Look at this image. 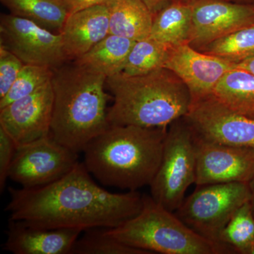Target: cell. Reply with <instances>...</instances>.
<instances>
[{
  "instance_id": "2e32d148",
  "label": "cell",
  "mask_w": 254,
  "mask_h": 254,
  "mask_svg": "<svg viewBox=\"0 0 254 254\" xmlns=\"http://www.w3.org/2000/svg\"><path fill=\"white\" fill-rule=\"evenodd\" d=\"M59 33L66 59L77 60L110 34L108 6L96 5L68 14Z\"/></svg>"
},
{
  "instance_id": "cb8c5ba5",
  "label": "cell",
  "mask_w": 254,
  "mask_h": 254,
  "mask_svg": "<svg viewBox=\"0 0 254 254\" xmlns=\"http://www.w3.org/2000/svg\"><path fill=\"white\" fill-rule=\"evenodd\" d=\"M239 63L254 56V25L241 28L198 50Z\"/></svg>"
},
{
  "instance_id": "4dcf8cb0",
  "label": "cell",
  "mask_w": 254,
  "mask_h": 254,
  "mask_svg": "<svg viewBox=\"0 0 254 254\" xmlns=\"http://www.w3.org/2000/svg\"><path fill=\"white\" fill-rule=\"evenodd\" d=\"M235 67L245 70L254 74V56L237 63Z\"/></svg>"
},
{
  "instance_id": "8992f818",
  "label": "cell",
  "mask_w": 254,
  "mask_h": 254,
  "mask_svg": "<svg viewBox=\"0 0 254 254\" xmlns=\"http://www.w3.org/2000/svg\"><path fill=\"white\" fill-rule=\"evenodd\" d=\"M195 179L194 131L184 117L168 127L161 162L150 185V195L164 208L175 212Z\"/></svg>"
},
{
  "instance_id": "603a6c76",
  "label": "cell",
  "mask_w": 254,
  "mask_h": 254,
  "mask_svg": "<svg viewBox=\"0 0 254 254\" xmlns=\"http://www.w3.org/2000/svg\"><path fill=\"white\" fill-rule=\"evenodd\" d=\"M220 243L234 253L250 254L254 246V215L250 200L232 215L221 232Z\"/></svg>"
},
{
  "instance_id": "52a82bcc",
  "label": "cell",
  "mask_w": 254,
  "mask_h": 254,
  "mask_svg": "<svg viewBox=\"0 0 254 254\" xmlns=\"http://www.w3.org/2000/svg\"><path fill=\"white\" fill-rule=\"evenodd\" d=\"M250 198V187L247 183L204 185L198 187L185 198L174 213L200 236L222 245L220 237L222 230L235 212Z\"/></svg>"
},
{
  "instance_id": "e575fe53",
  "label": "cell",
  "mask_w": 254,
  "mask_h": 254,
  "mask_svg": "<svg viewBox=\"0 0 254 254\" xmlns=\"http://www.w3.org/2000/svg\"><path fill=\"white\" fill-rule=\"evenodd\" d=\"M252 1H254V0H252Z\"/></svg>"
},
{
  "instance_id": "d6a6232c",
  "label": "cell",
  "mask_w": 254,
  "mask_h": 254,
  "mask_svg": "<svg viewBox=\"0 0 254 254\" xmlns=\"http://www.w3.org/2000/svg\"><path fill=\"white\" fill-rule=\"evenodd\" d=\"M196 1L197 0H173V1H178V2L184 3V4L191 5Z\"/></svg>"
},
{
  "instance_id": "836d02e7",
  "label": "cell",
  "mask_w": 254,
  "mask_h": 254,
  "mask_svg": "<svg viewBox=\"0 0 254 254\" xmlns=\"http://www.w3.org/2000/svg\"><path fill=\"white\" fill-rule=\"evenodd\" d=\"M250 254H254V246L252 251H251Z\"/></svg>"
},
{
  "instance_id": "7402d4cb",
  "label": "cell",
  "mask_w": 254,
  "mask_h": 254,
  "mask_svg": "<svg viewBox=\"0 0 254 254\" xmlns=\"http://www.w3.org/2000/svg\"><path fill=\"white\" fill-rule=\"evenodd\" d=\"M172 48L150 37L136 41L122 72L128 76H138L165 68Z\"/></svg>"
},
{
  "instance_id": "f1b7e54d",
  "label": "cell",
  "mask_w": 254,
  "mask_h": 254,
  "mask_svg": "<svg viewBox=\"0 0 254 254\" xmlns=\"http://www.w3.org/2000/svg\"><path fill=\"white\" fill-rule=\"evenodd\" d=\"M68 14L96 5L106 4L111 0H59Z\"/></svg>"
},
{
  "instance_id": "44dd1931",
  "label": "cell",
  "mask_w": 254,
  "mask_h": 254,
  "mask_svg": "<svg viewBox=\"0 0 254 254\" xmlns=\"http://www.w3.org/2000/svg\"><path fill=\"white\" fill-rule=\"evenodd\" d=\"M10 14L33 21L50 31L63 28L68 16L59 0H0Z\"/></svg>"
},
{
  "instance_id": "30bf717a",
  "label": "cell",
  "mask_w": 254,
  "mask_h": 254,
  "mask_svg": "<svg viewBox=\"0 0 254 254\" xmlns=\"http://www.w3.org/2000/svg\"><path fill=\"white\" fill-rule=\"evenodd\" d=\"M194 144L197 187L230 182L249 184L254 178V148L208 141L195 132Z\"/></svg>"
},
{
  "instance_id": "1f68e13d",
  "label": "cell",
  "mask_w": 254,
  "mask_h": 254,
  "mask_svg": "<svg viewBox=\"0 0 254 254\" xmlns=\"http://www.w3.org/2000/svg\"><path fill=\"white\" fill-rule=\"evenodd\" d=\"M249 185H250L251 190L250 203L251 205H252V211H253L254 215V177L252 179V181L249 183Z\"/></svg>"
},
{
  "instance_id": "7c38bea8",
  "label": "cell",
  "mask_w": 254,
  "mask_h": 254,
  "mask_svg": "<svg viewBox=\"0 0 254 254\" xmlns=\"http://www.w3.org/2000/svg\"><path fill=\"white\" fill-rule=\"evenodd\" d=\"M53 100L50 81L32 94L0 108V127L14 140L16 147L50 134Z\"/></svg>"
},
{
  "instance_id": "f546056e",
  "label": "cell",
  "mask_w": 254,
  "mask_h": 254,
  "mask_svg": "<svg viewBox=\"0 0 254 254\" xmlns=\"http://www.w3.org/2000/svg\"><path fill=\"white\" fill-rule=\"evenodd\" d=\"M148 6L153 16L158 14L164 8L166 7L173 0H142Z\"/></svg>"
},
{
  "instance_id": "484cf974",
  "label": "cell",
  "mask_w": 254,
  "mask_h": 254,
  "mask_svg": "<svg viewBox=\"0 0 254 254\" xmlns=\"http://www.w3.org/2000/svg\"><path fill=\"white\" fill-rule=\"evenodd\" d=\"M53 76V68L49 66L25 64L9 91L0 99V108L34 93L51 81Z\"/></svg>"
},
{
  "instance_id": "d4e9b609",
  "label": "cell",
  "mask_w": 254,
  "mask_h": 254,
  "mask_svg": "<svg viewBox=\"0 0 254 254\" xmlns=\"http://www.w3.org/2000/svg\"><path fill=\"white\" fill-rule=\"evenodd\" d=\"M71 254H150L125 245L110 236L107 228L97 227L85 230L73 245Z\"/></svg>"
},
{
  "instance_id": "6da1fadb",
  "label": "cell",
  "mask_w": 254,
  "mask_h": 254,
  "mask_svg": "<svg viewBox=\"0 0 254 254\" xmlns=\"http://www.w3.org/2000/svg\"><path fill=\"white\" fill-rule=\"evenodd\" d=\"M84 163L46 186L9 187L6 207L9 220L47 229L67 228L81 232L97 227L115 228L141 212L139 192L115 193L93 181Z\"/></svg>"
},
{
  "instance_id": "5b68a950",
  "label": "cell",
  "mask_w": 254,
  "mask_h": 254,
  "mask_svg": "<svg viewBox=\"0 0 254 254\" xmlns=\"http://www.w3.org/2000/svg\"><path fill=\"white\" fill-rule=\"evenodd\" d=\"M108 235L125 245L150 254H222L233 252L200 236L182 221L174 212L143 195L141 212L115 228Z\"/></svg>"
},
{
  "instance_id": "7a4b0ae2",
  "label": "cell",
  "mask_w": 254,
  "mask_h": 254,
  "mask_svg": "<svg viewBox=\"0 0 254 254\" xmlns=\"http://www.w3.org/2000/svg\"><path fill=\"white\" fill-rule=\"evenodd\" d=\"M168 130L110 125L86 145L83 163L105 186L128 191L150 186L161 162Z\"/></svg>"
},
{
  "instance_id": "83f0119b",
  "label": "cell",
  "mask_w": 254,
  "mask_h": 254,
  "mask_svg": "<svg viewBox=\"0 0 254 254\" xmlns=\"http://www.w3.org/2000/svg\"><path fill=\"white\" fill-rule=\"evenodd\" d=\"M16 145L11 136L0 127V190H4Z\"/></svg>"
},
{
  "instance_id": "d6986e66",
  "label": "cell",
  "mask_w": 254,
  "mask_h": 254,
  "mask_svg": "<svg viewBox=\"0 0 254 254\" xmlns=\"http://www.w3.org/2000/svg\"><path fill=\"white\" fill-rule=\"evenodd\" d=\"M212 95L234 113L254 119V74L234 68L227 71Z\"/></svg>"
},
{
  "instance_id": "5bb4252c",
  "label": "cell",
  "mask_w": 254,
  "mask_h": 254,
  "mask_svg": "<svg viewBox=\"0 0 254 254\" xmlns=\"http://www.w3.org/2000/svg\"><path fill=\"white\" fill-rule=\"evenodd\" d=\"M236 63L195 49L189 43L173 47L165 68L186 85L192 103L209 96L222 76Z\"/></svg>"
},
{
  "instance_id": "9c48e42d",
  "label": "cell",
  "mask_w": 254,
  "mask_h": 254,
  "mask_svg": "<svg viewBox=\"0 0 254 254\" xmlns=\"http://www.w3.org/2000/svg\"><path fill=\"white\" fill-rule=\"evenodd\" d=\"M0 45L25 64L55 68L68 61L60 33L56 34L31 20L11 14H1Z\"/></svg>"
},
{
  "instance_id": "3957f363",
  "label": "cell",
  "mask_w": 254,
  "mask_h": 254,
  "mask_svg": "<svg viewBox=\"0 0 254 254\" xmlns=\"http://www.w3.org/2000/svg\"><path fill=\"white\" fill-rule=\"evenodd\" d=\"M107 77L76 63L53 68L50 135L76 153L110 127Z\"/></svg>"
},
{
  "instance_id": "4fadbf2b",
  "label": "cell",
  "mask_w": 254,
  "mask_h": 254,
  "mask_svg": "<svg viewBox=\"0 0 254 254\" xmlns=\"http://www.w3.org/2000/svg\"><path fill=\"white\" fill-rule=\"evenodd\" d=\"M191 8L189 44L196 50L232 32L254 25V4L226 0H197Z\"/></svg>"
},
{
  "instance_id": "e0dca14e",
  "label": "cell",
  "mask_w": 254,
  "mask_h": 254,
  "mask_svg": "<svg viewBox=\"0 0 254 254\" xmlns=\"http://www.w3.org/2000/svg\"><path fill=\"white\" fill-rule=\"evenodd\" d=\"M106 5L110 33L133 41L150 37L154 16L142 0H111Z\"/></svg>"
},
{
  "instance_id": "4316f807",
  "label": "cell",
  "mask_w": 254,
  "mask_h": 254,
  "mask_svg": "<svg viewBox=\"0 0 254 254\" xmlns=\"http://www.w3.org/2000/svg\"><path fill=\"white\" fill-rule=\"evenodd\" d=\"M24 65L16 55L0 45V99L9 91Z\"/></svg>"
},
{
  "instance_id": "277c9868",
  "label": "cell",
  "mask_w": 254,
  "mask_h": 254,
  "mask_svg": "<svg viewBox=\"0 0 254 254\" xmlns=\"http://www.w3.org/2000/svg\"><path fill=\"white\" fill-rule=\"evenodd\" d=\"M106 84L113 99L110 125L168 127L191 107L188 88L166 68L138 76L117 73L107 78Z\"/></svg>"
},
{
  "instance_id": "8fae6325",
  "label": "cell",
  "mask_w": 254,
  "mask_h": 254,
  "mask_svg": "<svg viewBox=\"0 0 254 254\" xmlns=\"http://www.w3.org/2000/svg\"><path fill=\"white\" fill-rule=\"evenodd\" d=\"M185 118L205 139L254 149V119L234 113L213 95L193 102Z\"/></svg>"
},
{
  "instance_id": "ba28073f",
  "label": "cell",
  "mask_w": 254,
  "mask_h": 254,
  "mask_svg": "<svg viewBox=\"0 0 254 254\" xmlns=\"http://www.w3.org/2000/svg\"><path fill=\"white\" fill-rule=\"evenodd\" d=\"M78 155L50 133L16 147L9 179L22 188L46 186L69 173L79 163Z\"/></svg>"
},
{
  "instance_id": "ffe728a7",
  "label": "cell",
  "mask_w": 254,
  "mask_h": 254,
  "mask_svg": "<svg viewBox=\"0 0 254 254\" xmlns=\"http://www.w3.org/2000/svg\"><path fill=\"white\" fill-rule=\"evenodd\" d=\"M191 5L173 1L153 17L150 38L172 47L189 43Z\"/></svg>"
},
{
  "instance_id": "ac0fdd59",
  "label": "cell",
  "mask_w": 254,
  "mask_h": 254,
  "mask_svg": "<svg viewBox=\"0 0 254 254\" xmlns=\"http://www.w3.org/2000/svg\"><path fill=\"white\" fill-rule=\"evenodd\" d=\"M135 42L110 33L86 54L73 62L108 78L123 71Z\"/></svg>"
},
{
  "instance_id": "9a60e30c",
  "label": "cell",
  "mask_w": 254,
  "mask_h": 254,
  "mask_svg": "<svg viewBox=\"0 0 254 254\" xmlns=\"http://www.w3.org/2000/svg\"><path fill=\"white\" fill-rule=\"evenodd\" d=\"M81 230L47 229L9 220L3 250L14 254H71Z\"/></svg>"
}]
</instances>
